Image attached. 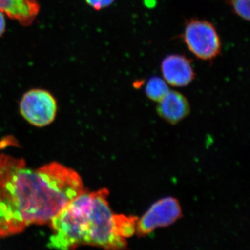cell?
I'll return each instance as SVG.
<instances>
[{
    "label": "cell",
    "instance_id": "cell-6",
    "mask_svg": "<svg viewBox=\"0 0 250 250\" xmlns=\"http://www.w3.org/2000/svg\"><path fill=\"white\" fill-rule=\"evenodd\" d=\"M164 80L174 87H184L195 78L191 61L181 54H170L163 59L161 65Z\"/></svg>",
    "mask_w": 250,
    "mask_h": 250
},
{
    "label": "cell",
    "instance_id": "cell-8",
    "mask_svg": "<svg viewBox=\"0 0 250 250\" xmlns=\"http://www.w3.org/2000/svg\"><path fill=\"white\" fill-rule=\"evenodd\" d=\"M157 113L170 124H176L190 113V104L184 95L175 90H169L158 104Z\"/></svg>",
    "mask_w": 250,
    "mask_h": 250
},
{
    "label": "cell",
    "instance_id": "cell-5",
    "mask_svg": "<svg viewBox=\"0 0 250 250\" xmlns=\"http://www.w3.org/2000/svg\"><path fill=\"white\" fill-rule=\"evenodd\" d=\"M182 216L178 200L172 197H164L153 204L138 220L136 232L140 237L147 236L156 228L169 226Z\"/></svg>",
    "mask_w": 250,
    "mask_h": 250
},
{
    "label": "cell",
    "instance_id": "cell-11",
    "mask_svg": "<svg viewBox=\"0 0 250 250\" xmlns=\"http://www.w3.org/2000/svg\"><path fill=\"white\" fill-rule=\"evenodd\" d=\"M250 0H228V4L237 16L248 22L250 17Z\"/></svg>",
    "mask_w": 250,
    "mask_h": 250
},
{
    "label": "cell",
    "instance_id": "cell-12",
    "mask_svg": "<svg viewBox=\"0 0 250 250\" xmlns=\"http://www.w3.org/2000/svg\"><path fill=\"white\" fill-rule=\"evenodd\" d=\"M115 1L116 0H85L88 6L96 11H100L108 7L113 4Z\"/></svg>",
    "mask_w": 250,
    "mask_h": 250
},
{
    "label": "cell",
    "instance_id": "cell-13",
    "mask_svg": "<svg viewBox=\"0 0 250 250\" xmlns=\"http://www.w3.org/2000/svg\"><path fill=\"white\" fill-rule=\"evenodd\" d=\"M6 29V18L4 13L0 11V37L4 35Z\"/></svg>",
    "mask_w": 250,
    "mask_h": 250
},
{
    "label": "cell",
    "instance_id": "cell-1",
    "mask_svg": "<svg viewBox=\"0 0 250 250\" xmlns=\"http://www.w3.org/2000/svg\"><path fill=\"white\" fill-rule=\"evenodd\" d=\"M83 190L80 174L62 164L30 168L22 159L0 154V237L50 223Z\"/></svg>",
    "mask_w": 250,
    "mask_h": 250
},
{
    "label": "cell",
    "instance_id": "cell-10",
    "mask_svg": "<svg viewBox=\"0 0 250 250\" xmlns=\"http://www.w3.org/2000/svg\"><path fill=\"white\" fill-rule=\"evenodd\" d=\"M169 90L166 81L159 77H151L146 86V93L148 98L158 103L166 96Z\"/></svg>",
    "mask_w": 250,
    "mask_h": 250
},
{
    "label": "cell",
    "instance_id": "cell-7",
    "mask_svg": "<svg viewBox=\"0 0 250 250\" xmlns=\"http://www.w3.org/2000/svg\"><path fill=\"white\" fill-rule=\"evenodd\" d=\"M37 0H0V11L24 27H29L40 13Z\"/></svg>",
    "mask_w": 250,
    "mask_h": 250
},
{
    "label": "cell",
    "instance_id": "cell-3",
    "mask_svg": "<svg viewBox=\"0 0 250 250\" xmlns=\"http://www.w3.org/2000/svg\"><path fill=\"white\" fill-rule=\"evenodd\" d=\"M183 40L195 57L205 62H213L220 55L222 42L213 23L206 20L192 18L186 22Z\"/></svg>",
    "mask_w": 250,
    "mask_h": 250
},
{
    "label": "cell",
    "instance_id": "cell-2",
    "mask_svg": "<svg viewBox=\"0 0 250 250\" xmlns=\"http://www.w3.org/2000/svg\"><path fill=\"white\" fill-rule=\"evenodd\" d=\"M108 190H83L50 221L53 234L47 247L57 250H75L81 246L106 250H124L127 242L118 236L114 214L107 200Z\"/></svg>",
    "mask_w": 250,
    "mask_h": 250
},
{
    "label": "cell",
    "instance_id": "cell-4",
    "mask_svg": "<svg viewBox=\"0 0 250 250\" xmlns=\"http://www.w3.org/2000/svg\"><path fill=\"white\" fill-rule=\"evenodd\" d=\"M20 111L28 123L37 127H43L55 119L57 101L47 90L31 89L23 95Z\"/></svg>",
    "mask_w": 250,
    "mask_h": 250
},
{
    "label": "cell",
    "instance_id": "cell-9",
    "mask_svg": "<svg viewBox=\"0 0 250 250\" xmlns=\"http://www.w3.org/2000/svg\"><path fill=\"white\" fill-rule=\"evenodd\" d=\"M139 218L134 216L114 214V225L117 234L124 238L132 236L136 233Z\"/></svg>",
    "mask_w": 250,
    "mask_h": 250
}]
</instances>
